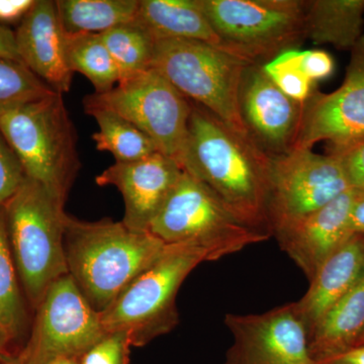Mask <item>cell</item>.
Masks as SVG:
<instances>
[{"label": "cell", "instance_id": "6da1fadb", "mask_svg": "<svg viewBox=\"0 0 364 364\" xmlns=\"http://www.w3.org/2000/svg\"><path fill=\"white\" fill-rule=\"evenodd\" d=\"M272 157L247 136L191 102L181 166L246 226L272 236L268 218Z\"/></svg>", "mask_w": 364, "mask_h": 364}, {"label": "cell", "instance_id": "7a4b0ae2", "mask_svg": "<svg viewBox=\"0 0 364 364\" xmlns=\"http://www.w3.org/2000/svg\"><path fill=\"white\" fill-rule=\"evenodd\" d=\"M166 244L109 219L79 221L67 215L64 248L68 274L98 313L159 257Z\"/></svg>", "mask_w": 364, "mask_h": 364}, {"label": "cell", "instance_id": "3957f363", "mask_svg": "<svg viewBox=\"0 0 364 364\" xmlns=\"http://www.w3.org/2000/svg\"><path fill=\"white\" fill-rule=\"evenodd\" d=\"M64 207L45 186L28 177L4 205L21 289L35 310L48 289L68 274L64 248L68 215Z\"/></svg>", "mask_w": 364, "mask_h": 364}, {"label": "cell", "instance_id": "277c9868", "mask_svg": "<svg viewBox=\"0 0 364 364\" xmlns=\"http://www.w3.org/2000/svg\"><path fill=\"white\" fill-rule=\"evenodd\" d=\"M0 132L20 160L26 177L65 203L81 163L77 133L63 95L55 92L0 112Z\"/></svg>", "mask_w": 364, "mask_h": 364}, {"label": "cell", "instance_id": "5b68a950", "mask_svg": "<svg viewBox=\"0 0 364 364\" xmlns=\"http://www.w3.org/2000/svg\"><path fill=\"white\" fill-rule=\"evenodd\" d=\"M207 253L193 244H166L117 298L100 313L105 333L123 332L132 346L143 347L168 334L179 323L177 294Z\"/></svg>", "mask_w": 364, "mask_h": 364}, {"label": "cell", "instance_id": "8992f818", "mask_svg": "<svg viewBox=\"0 0 364 364\" xmlns=\"http://www.w3.org/2000/svg\"><path fill=\"white\" fill-rule=\"evenodd\" d=\"M249 64L251 62L203 43L158 40L151 68L162 74L191 102L249 138L239 107V88Z\"/></svg>", "mask_w": 364, "mask_h": 364}, {"label": "cell", "instance_id": "52a82bcc", "mask_svg": "<svg viewBox=\"0 0 364 364\" xmlns=\"http://www.w3.org/2000/svg\"><path fill=\"white\" fill-rule=\"evenodd\" d=\"M149 232L165 244L198 246L205 251L208 261L270 238L237 219L210 188L186 171Z\"/></svg>", "mask_w": 364, "mask_h": 364}, {"label": "cell", "instance_id": "ba28073f", "mask_svg": "<svg viewBox=\"0 0 364 364\" xmlns=\"http://www.w3.org/2000/svg\"><path fill=\"white\" fill-rule=\"evenodd\" d=\"M200 1L230 51L251 63L270 61L306 39L305 0Z\"/></svg>", "mask_w": 364, "mask_h": 364}, {"label": "cell", "instance_id": "9c48e42d", "mask_svg": "<svg viewBox=\"0 0 364 364\" xmlns=\"http://www.w3.org/2000/svg\"><path fill=\"white\" fill-rule=\"evenodd\" d=\"M83 105L123 117L149 136L160 153L181 165L191 102L154 68L124 79L107 92L87 95Z\"/></svg>", "mask_w": 364, "mask_h": 364}, {"label": "cell", "instance_id": "30bf717a", "mask_svg": "<svg viewBox=\"0 0 364 364\" xmlns=\"http://www.w3.org/2000/svg\"><path fill=\"white\" fill-rule=\"evenodd\" d=\"M350 189L335 155L294 149L270 163L268 218L272 236L333 202Z\"/></svg>", "mask_w": 364, "mask_h": 364}, {"label": "cell", "instance_id": "8fae6325", "mask_svg": "<svg viewBox=\"0 0 364 364\" xmlns=\"http://www.w3.org/2000/svg\"><path fill=\"white\" fill-rule=\"evenodd\" d=\"M105 333L95 311L69 274L56 280L36 309L32 333L21 352L30 364L80 359Z\"/></svg>", "mask_w": 364, "mask_h": 364}, {"label": "cell", "instance_id": "7c38bea8", "mask_svg": "<svg viewBox=\"0 0 364 364\" xmlns=\"http://www.w3.org/2000/svg\"><path fill=\"white\" fill-rule=\"evenodd\" d=\"M225 324L233 342L223 364H318L294 303L261 314H227Z\"/></svg>", "mask_w": 364, "mask_h": 364}, {"label": "cell", "instance_id": "4fadbf2b", "mask_svg": "<svg viewBox=\"0 0 364 364\" xmlns=\"http://www.w3.org/2000/svg\"><path fill=\"white\" fill-rule=\"evenodd\" d=\"M364 138V35L350 51L342 85L330 93L313 90L294 149H313L327 142L329 150Z\"/></svg>", "mask_w": 364, "mask_h": 364}, {"label": "cell", "instance_id": "5bb4252c", "mask_svg": "<svg viewBox=\"0 0 364 364\" xmlns=\"http://www.w3.org/2000/svg\"><path fill=\"white\" fill-rule=\"evenodd\" d=\"M239 107L249 138L267 156H282L294 149L304 104L284 95L259 63L249 64L244 70Z\"/></svg>", "mask_w": 364, "mask_h": 364}, {"label": "cell", "instance_id": "9a60e30c", "mask_svg": "<svg viewBox=\"0 0 364 364\" xmlns=\"http://www.w3.org/2000/svg\"><path fill=\"white\" fill-rule=\"evenodd\" d=\"M182 172L176 160L156 152L138 161L116 162L95 181L100 186H114L123 196L124 226L136 232H149Z\"/></svg>", "mask_w": 364, "mask_h": 364}, {"label": "cell", "instance_id": "2e32d148", "mask_svg": "<svg viewBox=\"0 0 364 364\" xmlns=\"http://www.w3.org/2000/svg\"><path fill=\"white\" fill-rule=\"evenodd\" d=\"M14 35L21 63L55 92H69L74 73L67 61L66 33L55 1L36 0Z\"/></svg>", "mask_w": 364, "mask_h": 364}, {"label": "cell", "instance_id": "e0dca14e", "mask_svg": "<svg viewBox=\"0 0 364 364\" xmlns=\"http://www.w3.org/2000/svg\"><path fill=\"white\" fill-rule=\"evenodd\" d=\"M358 196V191L348 189L324 208L274 235L309 282L325 260L351 238L349 213Z\"/></svg>", "mask_w": 364, "mask_h": 364}, {"label": "cell", "instance_id": "ac0fdd59", "mask_svg": "<svg viewBox=\"0 0 364 364\" xmlns=\"http://www.w3.org/2000/svg\"><path fill=\"white\" fill-rule=\"evenodd\" d=\"M364 277V236L354 235L314 275L306 293L294 301L309 335L335 303Z\"/></svg>", "mask_w": 364, "mask_h": 364}, {"label": "cell", "instance_id": "d6986e66", "mask_svg": "<svg viewBox=\"0 0 364 364\" xmlns=\"http://www.w3.org/2000/svg\"><path fill=\"white\" fill-rule=\"evenodd\" d=\"M134 21L155 41H195L233 54L210 25L200 0H139Z\"/></svg>", "mask_w": 364, "mask_h": 364}, {"label": "cell", "instance_id": "ffe728a7", "mask_svg": "<svg viewBox=\"0 0 364 364\" xmlns=\"http://www.w3.org/2000/svg\"><path fill=\"white\" fill-rule=\"evenodd\" d=\"M364 332V277L326 312L309 335V347L318 364L355 346Z\"/></svg>", "mask_w": 364, "mask_h": 364}, {"label": "cell", "instance_id": "44dd1931", "mask_svg": "<svg viewBox=\"0 0 364 364\" xmlns=\"http://www.w3.org/2000/svg\"><path fill=\"white\" fill-rule=\"evenodd\" d=\"M364 0H305L306 39L350 52L361 39Z\"/></svg>", "mask_w": 364, "mask_h": 364}, {"label": "cell", "instance_id": "7402d4cb", "mask_svg": "<svg viewBox=\"0 0 364 364\" xmlns=\"http://www.w3.org/2000/svg\"><path fill=\"white\" fill-rule=\"evenodd\" d=\"M57 13L66 35H100L133 23L139 0H57Z\"/></svg>", "mask_w": 364, "mask_h": 364}, {"label": "cell", "instance_id": "603a6c76", "mask_svg": "<svg viewBox=\"0 0 364 364\" xmlns=\"http://www.w3.org/2000/svg\"><path fill=\"white\" fill-rule=\"evenodd\" d=\"M100 130L92 139L98 151L111 153L116 162L138 161L159 152L149 136L116 112L97 107L85 109Z\"/></svg>", "mask_w": 364, "mask_h": 364}, {"label": "cell", "instance_id": "cb8c5ba5", "mask_svg": "<svg viewBox=\"0 0 364 364\" xmlns=\"http://www.w3.org/2000/svg\"><path fill=\"white\" fill-rule=\"evenodd\" d=\"M23 296L9 244L6 213L0 205V328L13 343L26 334L28 327Z\"/></svg>", "mask_w": 364, "mask_h": 364}, {"label": "cell", "instance_id": "d4e9b609", "mask_svg": "<svg viewBox=\"0 0 364 364\" xmlns=\"http://www.w3.org/2000/svg\"><path fill=\"white\" fill-rule=\"evenodd\" d=\"M66 55L71 70L85 75L95 93L107 92L119 85V69L100 35H66Z\"/></svg>", "mask_w": 364, "mask_h": 364}, {"label": "cell", "instance_id": "484cf974", "mask_svg": "<svg viewBox=\"0 0 364 364\" xmlns=\"http://www.w3.org/2000/svg\"><path fill=\"white\" fill-rule=\"evenodd\" d=\"M100 37L116 62L119 82L152 66L154 38L135 21L112 28Z\"/></svg>", "mask_w": 364, "mask_h": 364}, {"label": "cell", "instance_id": "4316f807", "mask_svg": "<svg viewBox=\"0 0 364 364\" xmlns=\"http://www.w3.org/2000/svg\"><path fill=\"white\" fill-rule=\"evenodd\" d=\"M55 93L21 62L0 58V112Z\"/></svg>", "mask_w": 364, "mask_h": 364}, {"label": "cell", "instance_id": "83f0119b", "mask_svg": "<svg viewBox=\"0 0 364 364\" xmlns=\"http://www.w3.org/2000/svg\"><path fill=\"white\" fill-rule=\"evenodd\" d=\"M263 71L284 95L305 104L314 90V82L301 66V50L291 49L261 64Z\"/></svg>", "mask_w": 364, "mask_h": 364}, {"label": "cell", "instance_id": "f1b7e54d", "mask_svg": "<svg viewBox=\"0 0 364 364\" xmlns=\"http://www.w3.org/2000/svg\"><path fill=\"white\" fill-rule=\"evenodd\" d=\"M131 347L124 333H107L83 354L80 364H129Z\"/></svg>", "mask_w": 364, "mask_h": 364}, {"label": "cell", "instance_id": "f546056e", "mask_svg": "<svg viewBox=\"0 0 364 364\" xmlns=\"http://www.w3.org/2000/svg\"><path fill=\"white\" fill-rule=\"evenodd\" d=\"M25 179L20 160L0 132V205L16 193Z\"/></svg>", "mask_w": 364, "mask_h": 364}, {"label": "cell", "instance_id": "4dcf8cb0", "mask_svg": "<svg viewBox=\"0 0 364 364\" xmlns=\"http://www.w3.org/2000/svg\"><path fill=\"white\" fill-rule=\"evenodd\" d=\"M328 153L341 162L350 188L364 193V138Z\"/></svg>", "mask_w": 364, "mask_h": 364}, {"label": "cell", "instance_id": "1f68e13d", "mask_svg": "<svg viewBox=\"0 0 364 364\" xmlns=\"http://www.w3.org/2000/svg\"><path fill=\"white\" fill-rule=\"evenodd\" d=\"M301 66L311 81L322 80L332 75L335 63L331 55L323 50L301 51Z\"/></svg>", "mask_w": 364, "mask_h": 364}, {"label": "cell", "instance_id": "d6a6232c", "mask_svg": "<svg viewBox=\"0 0 364 364\" xmlns=\"http://www.w3.org/2000/svg\"><path fill=\"white\" fill-rule=\"evenodd\" d=\"M36 0H0V25L21 23Z\"/></svg>", "mask_w": 364, "mask_h": 364}, {"label": "cell", "instance_id": "836d02e7", "mask_svg": "<svg viewBox=\"0 0 364 364\" xmlns=\"http://www.w3.org/2000/svg\"><path fill=\"white\" fill-rule=\"evenodd\" d=\"M348 230L351 236H364V193L359 191L349 213Z\"/></svg>", "mask_w": 364, "mask_h": 364}, {"label": "cell", "instance_id": "e575fe53", "mask_svg": "<svg viewBox=\"0 0 364 364\" xmlns=\"http://www.w3.org/2000/svg\"><path fill=\"white\" fill-rule=\"evenodd\" d=\"M0 58L21 62L20 55L16 49V35L6 26L0 25Z\"/></svg>", "mask_w": 364, "mask_h": 364}, {"label": "cell", "instance_id": "d590c367", "mask_svg": "<svg viewBox=\"0 0 364 364\" xmlns=\"http://www.w3.org/2000/svg\"><path fill=\"white\" fill-rule=\"evenodd\" d=\"M324 364H364V345L353 347Z\"/></svg>", "mask_w": 364, "mask_h": 364}, {"label": "cell", "instance_id": "8d00e7d4", "mask_svg": "<svg viewBox=\"0 0 364 364\" xmlns=\"http://www.w3.org/2000/svg\"><path fill=\"white\" fill-rule=\"evenodd\" d=\"M11 344L13 342L9 338L6 332L0 328V364L13 355L14 353L11 351Z\"/></svg>", "mask_w": 364, "mask_h": 364}, {"label": "cell", "instance_id": "74e56055", "mask_svg": "<svg viewBox=\"0 0 364 364\" xmlns=\"http://www.w3.org/2000/svg\"><path fill=\"white\" fill-rule=\"evenodd\" d=\"M1 364H30V363H28V359H26L20 351L18 352V353H14L11 358L6 359V360Z\"/></svg>", "mask_w": 364, "mask_h": 364}, {"label": "cell", "instance_id": "f35d334b", "mask_svg": "<svg viewBox=\"0 0 364 364\" xmlns=\"http://www.w3.org/2000/svg\"><path fill=\"white\" fill-rule=\"evenodd\" d=\"M46 364H80V359L74 358H59L53 359Z\"/></svg>", "mask_w": 364, "mask_h": 364}, {"label": "cell", "instance_id": "ab89813d", "mask_svg": "<svg viewBox=\"0 0 364 364\" xmlns=\"http://www.w3.org/2000/svg\"><path fill=\"white\" fill-rule=\"evenodd\" d=\"M364 345V332L363 333V335H361L360 337H359V339L358 340V342H356L355 346H363Z\"/></svg>", "mask_w": 364, "mask_h": 364}]
</instances>
